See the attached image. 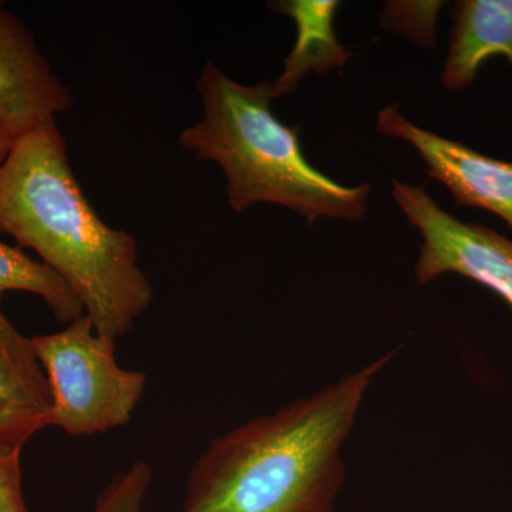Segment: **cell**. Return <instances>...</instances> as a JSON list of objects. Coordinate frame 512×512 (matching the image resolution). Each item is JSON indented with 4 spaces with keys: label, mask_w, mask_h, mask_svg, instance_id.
<instances>
[{
    "label": "cell",
    "mask_w": 512,
    "mask_h": 512,
    "mask_svg": "<svg viewBox=\"0 0 512 512\" xmlns=\"http://www.w3.org/2000/svg\"><path fill=\"white\" fill-rule=\"evenodd\" d=\"M53 399L32 339L6 318L0 302V446L26 443L50 427Z\"/></svg>",
    "instance_id": "8"
},
{
    "label": "cell",
    "mask_w": 512,
    "mask_h": 512,
    "mask_svg": "<svg viewBox=\"0 0 512 512\" xmlns=\"http://www.w3.org/2000/svg\"><path fill=\"white\" fill-rule=\"evenodd\" d=\"M72 96L25 23L0 3V119L22 134L55 121Z\"/></svg>",
    "instance_id": "7"
},
{
    "label": "cell",
    "mask_w": 512,
    "mask_h": 512,
    "mask_svg": "<svg viewBox=\"0 0 512 512\" xmlns=\"http://www.w3.org/2000/svg\"><path fill=\"white\" fill-rule=\"evenodd\" d=\"M450 16L453 29L443 72L447 90L471 86L490 57L505 56L512 64V0H461Z\"/></svg>",
    "instance_id": "9"
},
{
    "label": "cell",
    "mask_w": 512,
    "mask_h": 512,
    "mask_svg": "<svg viewBox=\"0 0 512 512\" xmlns=\"http://www.w3.org/2000/svg\"><path fill=\"white\" fill-rule=\"evenodd\" d=\"M30 339L52 389L50 427L86 437L133 419L147 375L123 369L116 359V340L97 335L86 315L59 332Z\"/></svg>",
    "instance_id": "4"
},
{
    "label": "cell",
    "mask_w": 512,
    "mask_h": 512,
    "mask_svg": "<svg viewBox=\"0 0 512 512\" xmlns=\"http://www.w3.org/2000/svg\"><path fill=\"white\" fill-rule=\"evenodd\" d=\"M151 481L153 471L148 463L134 461L104 487L92 512H141Z\"/></svg>",
    "instance_id": "12"
},
{
    "label": "cell",
    "mask_w": 512,
    "mask_h": 512,
    "mask_svg": "<svg viewBox=\"0 0 512 512\" xmlns=\"http://www.w3.org/2000/svg\"><path fill=\"white\" fill-rule=\"evenodd\" d=\"M393 198L420 232L417 282L457 274L490 289L512 309V241L485 225L448 214L421 185L393 180Z\"/></svg>",
    "instance_id": "5"
},
{
    "label": "cell",
    "mask_w": 512,
    "mask_h": 512,
    "mask_svg": "<svg viewBox=\"0 0 512 512\" xmlns=\"http://www.w3.org/2000/svg\"><path fill=\"white\" fill-rule=\"evenodd\" d=\"M376 127L379 133L412 144L427 174L446 185L458 205L494 212L512 228V163L417 127L404 119L397 106L384 107Z\"/></svg>",
    "instance_id": "6"
},
{
    "label": "cell",
    "mask_w": 512,
    "mask_h": 512,
    "mask_svg": "<svg viewBox=\"0 0 512 512\" xmlns=\"http://www.w3.org/2000/svg\"><path fill=\"white\" fill-rule=\"evenodd\" d=\"M20 137L18 131L12 126H9L6 121L0 119V165L9 156L10 150H12L13 144Z\"/></svg>",
    "instance_id": "15"
},
{
    "label": "cell",
    "mask_w": 512,
    "mask_h": 512,
    "mask_svg": "<svg viewBox=\"0 0 512 512\" xmlns=\"http://www.w3.org/2000/svg\"><path fill=\"white\" fill-rule=\"evenodd\" d=\"M198 92L204 116L181 131L178 143L192 156L220 165L232 210L241 214L269 202L298 212L309 224L323 217L365 218L370 185L345 187L309 163L299 127L286 126L271 109V82H235L208 60Z\"/></svg>",
    "instance_id": "3"
},
{
    "label": "cell",
    "mask_w": 512,
    "mask_h": 512,
    "mask_svg": "<svg viewBox=\"0 0 512 512\" xmlns=\"http://www.w3.org/2000/svg\"><path fill=\"white\" fill-rule=\"evenodd\" d=\"M269 8L291 18L296 26L295 46L285 59L284 72L271 82L274 99L295 92L311 70L323 74L345 66L353 56L336 36L338 0H279L269 3Z\"/></svg>",
    "instance_id": "10"
},
{
    "label": "cell",
    "mask_w": 512,
    "mask_h": 512,
    "mask_svg": "<svg viewBox=\"0 0 512 512\" xmlns=\"http://www.w3.org/2000/svg\"><path fill=\"white\" fill-rule=\"evenodd\" d=\"M443 2H389L383 8L384 28L412 37L423 46L436 42L437 13Z\"/></svg>",
    "instance_id": "13"
},
{
    "label": "cell",
    "mask_w": 512,
    "mask_h": 512,
    "mask_svg": "<svg viewBox=\"0 0 512 512\" xmlns=\"http://www.w3.org/2000/svg\"><path fill=\"white\" fill-rule=\"evenodd\" d=\"M0 232L30 248L72 288L97 335L117 340L150 308L137 241L111 228L73 174L56 121L33 128L0 165Z\"/></svg>",
    "instance_id": "2"
},
{
    "label": "cell",
    "mask_w": 512,
    "mask_h": 512,
    "mask_svg": "<svg viewBox=\"0 0 512 512\" xmlns=\"http://www.w3.org/2000/svg\"><path fill=\"white\" fill-rule=\"evenodd\" d=\"M22 446H0V512H29L23 495Z\"/></svg>",
    "instance_id": "14"
},
{
    "label": "cell",
    "mask_w": 512,
    "mask_h": 512,
    "mask_svg": "<svg viewBox=\"0 0 512 512\" xmlns=\"http://www.w3.org/2000/svg\"><path fill=\"white\" fill-rule=\"evenodd\" d=\"M6 292L39 296L59 322L70 323L86 315L76 293L53 269L30 258L22 248L0 242V302Z\"/></svg>",
    "instance_id": "11"
},
{
    "label": "cell",
    "mask_w": 512,
    "mask_h": 512,
    "mask_svg": "<svg viewBox=\"0 0 512 512\" xmlns=\"http://www.w3.org/2000/svg\"><path fill=\"white\" fill-rule=\"evenodd\" d=\"M394 353L212 440L188 474L183 512H335L342 448Z\"/></svg>",
    "instance_id": "1"
}]
</instances>
